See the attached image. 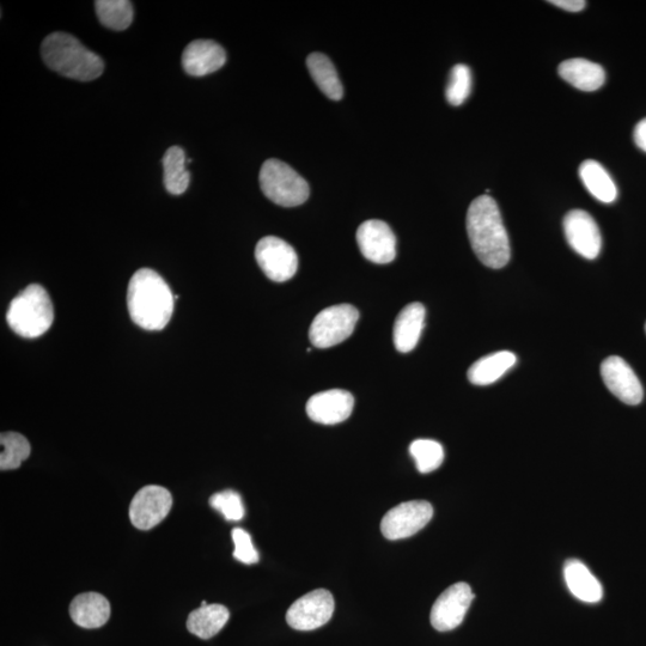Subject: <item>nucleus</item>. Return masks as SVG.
Masks as SVG:
<instances>
[{"label":"nucleus","instance_id":"f257e3e1","mask_svg":"<svg viewBox=\"0 0 646 646\" xmlns=\"http://www.w3.org/2000/svg\"><path fill=\"white\" fill-rule=\"evenodd\" d=\"M467 233L475 255L485 266L498 270L509 264L508 233L501 211L490 195H481L469 206Z\"/></svg>","mask_w":646,"mask_h":646},{"label":"nucleus","instance_id":"f03ea898","mask_svg":"<svg viewBox=\"0 0 646 646\" xmlns=\"http://www.w3.org/2000/svg\"><path fill=\"white\" fill-rule=\"evenodd\" d=\"M175 296L160 274L142 268L133 274L127 290L131 319L145 331H162L174 312Z\"/></svg>","mask_w":646,"mask_h":646},{"label":"nucleus","instance_id":"7ed1b4c3","mask_svg":"<svg viewBox=\"0 0 646 646\" xmlns=\"http://www.w3.org/2000/svg\"><path fill=\"white\" fill-rule=\"evenodd\" d=\"M41 56L51 70L76 81H94L105 70V64L96 53L67 33L48 35L42 42Z\"/></svg>","mask_w":646,"mask_h":646},{"label":"nucleus","instance_id":"20e7f679","mask_svg":"<svg viewBox=\"0 0 646 646\" xmlns=\"http://www.w3.org/2000/svg\"><path fill=\"white\" fill-rule=\"evenodd\" d=\"M8 325L22 338L35 339L53 325L54 309L50 295L39 284L29 285L10 303Z\"/></svg>","mask_w":646,"mask_h":646},{"label":"nucleus","instance_id":"39448f33","mask_svg":"<svg viewBox=\"0 0 646 646\" xmlns=\"http://www.w3.org/2000/svg\"><path fill=\"white\" fill-rule=\"evenodd\" d=\"M261 191L274 204L295 207L306 203L310 188L308 182L289 164L271 158L260 170Z\"/></svg>","mask_w":646,"mask_h":646},{"label":"nucleus","instance_id":"423d86ee","mask_svg":"<svg viewBox=\"0 0 646 646\" xmlns=\"http://www.w3.org/2000/svg\"><path fill=\"white\" fill-rule=\"evenodd\" d=\"M358 319V310L350 304H339L322 310L310 326V341L318 349H328L343 343L355 331Z\"/></svg>","mask_w":646,"mask_h":646},{"label":"nucleus","instance_id":"0eeeda50","mask_svg":"<svg viewBox=\"0 0 646 646\" xmlns=\"http://www.w3.org/2000/svg\"><path fill=\"white\" fill-rule=\"evenodd\" d=\"M334 613L333 595L318 589L301 597L289 608L286 621L297 631H314L326 625Z\"/></svg>","mask_w":646,"mask_h":646},{"label":"nucleus","instance_id":"6e6552de","mask_svg":"<svg viewBox=\"0 0 646 646\" xmlns=\"http://www.w3.org/2000/svg\"><path fill=\"white\" fill-rule=\"evenodd\" d=\"M434 516V508L426 501H412L396 505L383 517L382 534L388 540L410 538L422 530Z\"/></svg>","mask_w":646,"mask_h":646},{"label":"nucleus","instance_id":"1a4fd4ad","mask_svg":"<svg viewBox=\"0 0 646 646\" xmlns=\"http://www.w3.org/2000/svg\"><path fill=\"white\" fill-rule=\"evenodd\" d=\"M255 259L267 278L276 283L288 282L297 272L295 249L276 236H267L259 241L255 248Z\"/></svg>","mask_w":646,"mask_h":646},{"label":"nucleus","instance_id":"9d476101","mask_svg":"<svg viewBox=\"0 0 646 646\" xmlns=\"http://www.w3.org/2000/svg\"><path fill=\"white\" fill-rule=\"evenodd\" d=\"M472 588L459 582L444 590L431 609V625L440 632L455 630L462 624L474 600Z\"/></svg>","mask_w":646,"mask_h":646},{"label":"nucleus","instance_id":"9b49d317","mask_svg":"<svg viewBox=\"0 0 646 646\" xmlns=\"http://www.w3.org/2000/svg\"><path fill=\"white\" fill-rule=\"evenodd\" d=\"M173 507V497L167 489L158 485L143 487L133 497L130 518L134 527L149 530L160 524Z\"/></svg>","mask_w":646,"mask_h":646},{"label":"nucleus","instance_id":"f8f14e48","mask_svg":"<svg viewBox=\"0 0 646 646\" xmlns=\"http://www.w3.org/2000/svg\"><path fill=\"white\" fill-rule=\"evenodd\" d=\"M601 376L609 392L624 404H641L644 396L642 383L623 358L612 356L605 359L601 364Z\"/></svg>","mask_w":646,"mask_h":646},{"label":"nucleus","instance_id":"ddd939ff","mask_svg":"<svg viewBox=\"0 0 646 646\" xmlns=\"http://www.w3.org/2000/svg\"><path fill=\"white\" fill-rule=\"evenodd\" d=\"M564 231L571 248L583 258L594 260L599 257L602 237L595 219L588 212L570 211L564 218Z\"/></svg>","mask_w":646,"mask_h":646},{"label":"nucleus","instance_id":"4468645a","mask_svg":"<svg viewBox=\"0 0 646 646\" xmlns=\"http://www.w3.org/2000/svg\"><path fill=\"white\" fill-rule=\"evenodd\" d=\"M357 242L364 258L374 264H389L396 257V237L385 222L371 219L361 224Z\"/></svg>","mask_w":646,"mask_h":646},{"label":"nucleus","instance_id":"2eb2a0df","mask_svg":"<svg viewBox=\"0 0 646 646\" xmlns=\"http://www.w3.org/2000/svg\"><path fill=\"white\" fill-rule=\"evenodd\" d=\"M355 399L343 389L326 390L315 394L307 404L308 417L315 423L335 425L351 416Z\"/></svg>","mask_w":646,"mask_h":646},{"label":"nucleus","instance_id":"dca6fc26","mask_svg":"<svg viewBox=\"0 0 646 646\" xmlns=\"http://www.w3.org/2000/svg\"><path fill=\"white\" fill-rule=\"evenodd\" d=\"M227 62L224 48L211 40H195L182 54V66L188 75L203 77L222 69Z\"/></svg>","mask_w":646,"mask_h":646},{"label":"nucleus","instance_id":"f3484780","mask_svg":"<svg viewBox=\"0 0 646 646\" xmlns=\"http://www.w3.org/2000/svg\"><path fill=\"white\" fill-rule=\"evenodd\" d=\"M70 615L73 623L83 629H99L111 617V605L99 593H84L71 602Z\"/></svg>","mask_w":646,"mask_h":646},{"label":"nucleus","instance_id":"a211bd4d","mask_svg":"<svg viewBox=\"0 0 646 646\" xmlns=\"http://www.w3.org/2000/svg\"><path fill=\"white\" fill-rule=\"evenodd\" d=\"M425 308L422 303L408 304L401 310L394 325V345L402 353L411 352L417 346L425 323Z\"/></svg>","mask_w":646,"mask_h":646},{"label":"nucleus","instance_id":"6ab92c4d","mask_svg":"<svg viewBox=\"0 0 646 646\" xmlns=\"http://www.w3.org/2000/svg\"><path fill=\"white\" fill-rule=\"evenodd\" d=\"M564 577L571 594L585 603L602 600L603 589L597 578L580 560L570 559L564 566Z\"/></svg>","mask_w":646,"mask_h":646},{"label":"nucleus","instance_id":"aec40b11","mask_svg":"<svg viewBox=\"0 0 646 646\" xmlns=\"http://www.w3.org/2000/svg\"><path fill=\"white\" fill-rule=\"evenodd\" d=\"M560 77L582 91L599 90L606 81V72L599 64L585 59L565 60L558 67Z\"/></svg>","mask_w":646,"mask_h":646},{"label":"nucleus","instance_id":"412c9836","mask_svg":"<svg viewBox=\"0 0 646 646\" xmlns=\"http://www.w3.org/2000/svg\"><path fill=\"white\" fill-rule=\"evenodd\" d=\"M513 352L501 351L480 358L468 370V380L475 386H489L497 382L516 364Z\"/></svg>","mask_w":646,"mask_h":646},{"label":"nucleus","instance_id":"4be33fe9","mask_svg":"<svg viewBox=\"0 0 646 646\" xmlns=\"http://www.w3.org/2000/svg\"><path fill=\"white\" fill-rule=\"evenodd\" d=\"M229 609L222 605H207L195 609L187 619V629L201 639H211L227 625Z\"/></svg>","mask_w":646,"mask_h":646},{"label":"nucleus","instance_id":"5701e85b","mask_svg":"<svg viewBox=\"0 0 646 646\" xmlns=\"http://www.w3.org/2000/svg\"><path fill=\"white\" fill-rule=\"evenodd\" d=\"M580 176L585 188L601 203L612 204L618 198V188L612 176L599 162L593 160L583 162Z\"/></svg>","mask_w":646,"mask_h":646},{"label":"nucleus","instance_id":"b1692460","mask_svg":"<svg viewBox=\"0 0 646 646\" xmlns=\"http://www.w3.org/2000/svg\"><path fill=\"white\" fill-rule=\"evenodd\" d=\"M310 76L328 99L339 101L343 99L344 89L341 85L337 70L331 60L322 53H312L307 59Z\"/></svg>","mask_w":646,"mask_h":646},{"label":"nucleus","instance_id":"393cba45","mask_svg":"<svg viewBox=\"0 0 646 646\" xmlns=\"http://www.w3.org/2000/svg\"><path fill=\"white\" fill-rule=\"evenodd\" d=\"M186 154L179 146H172L163 156L164 186L168 193L181 195L190 186L191 175L186 168Z\"/></svg>","mask_w":646,"mask_h":646},{"label":"nucleus","instance_id":"a878e982","mask_svg":"<svg viewBox=\"0 0 646 646\" xmlns=\"http://www.w3.org/2000/svg\"><path fill=\"white\" fill-rule=\"evenodd\" d=\"M95 9L103 26L113 30H125L133 21V6L127 0H97Z\"/></svg>","mask_w":646,"mask_h":646},{"label":"nucleus","instance_id":"bb28decb","mask_svg":"<svg viewBox=\"0 0 646 646\" xmlns=\"http://www.w3.org/2000/svg\"><path fill=\"white\" fill-rule=\"evenodd\" d=\"M0 469L11 471L17 469L26 461L32 452V447L27 438L17 432H3L0 436Z\"/></svg>","mask_w":646,"mask_h":646},{"label":"nucleus","instance_id":"cd10ccee","mask_svg":"<svg viewBox=\"0 0 646 646\" xmlns=\"http://www.w3.org/2000/svg\"><path fill=\"white\" fill-rule=\"evenodd\" d=\"M410 453L417 469L428 474L440 468L444 461V450L440 443L432 440H417L411 444Z\"/></svg>","mask_w":646,"mask_h":646},{"label":"nucleus","instance_id":"c85d7f7f","mask_svg":"<svg viewBox=\"0 0 646 646\" xmlns=\"http://www.w3.org/2000/svg\"><path fill=\"white\" fill-rule=\"evenodd\" d=\"M472 72L467 65L459 64L450 72L446 91L447 101L452 106H461L471 95Z\"/></svg>","mask_w":646,"mask_h":646},{"label":"nucleus","instance_id":"c756f323","mask_svg":"<svg viewBox=\"0 0 646 646\" xmlns=\"http://www.w3.org/2000/svg\"><path fill=\"white\" fill-rule=\"evenodd\" d=\"M210 505L228 521H241L245 516V505L239 493L231 490L216 493L210 498Z\"/></svg>","mask_w":646,"mask_h":646},{"label":"nucleus","instance_id":"7c9ffc66","mask_svg":"<svg viewBox=\"0 0 646 646\" xmlns=\"http://www.w3.org/2000/svg\"><path fill=\"white\" fill-rule=\"evenodd\" d=\"M233 541L235 545V559L247 565L259 562V553L255 550L251 535L246 530L235 528L233 530Z\"/></svg>","mask_w":646,"mask_h":646},{"label":"nucleus","instance_id":"2f4dec72","mask_svg":"<svg viewBox=\"0 0 646 646\" xmlns=\"http://www.w3.org/2000/svg\"><path fill=\"white\" fill-rule=\"evenodd\" d=\"M548 3L569 12H580L587 5V2H584V0H551Z\"/></svg>","mask_w":646,"mask_h":646},{"label":"nucleus","instance_id":"473e14b6","mask_svg":"<svg viewBox=\"0 0 646 646\" xmlns=\"http://www.w3.org/2000/svg\"><path fill=\"white\" fill-rule=\"evenodd\" d=\"M633 138L639 149L646 152V118L639 121L633 132Z\"/></svg>","mask_w":646,"mask_h":646},{"label":"nucleus","instance_id":"72a5a7b5","mask_svg":"<svg viewBox=\"0 0 646 646\" xmlns=\"http://www.w3.org/2000/svg\"><path fill=\"white\" fill-rule=\"evenodd\" d=\"M645 332H646V323H645Z\"/></svg>","mask_w":646,"mask_h":646}]
</instances>
